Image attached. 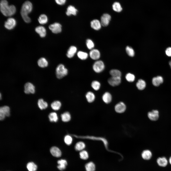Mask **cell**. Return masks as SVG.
<instances>
[{
    "instance_id": "8d00e7d4",
    "label": "cell",
    "mask_w": 171,
    "mask_h": 171,
    "mask_svg": "<svg viewBox=\"0 0 171 171\" xmlns=\"http://www.w3.org/2000/svg\"><path fill=\"white\" fill-rule=\"evenodd\" d=\"M100 82L96 80L93 81L91 83V86L92 88L96 91L100 89Z\"/></svg>"
},
{
    "instance_id": "4dcf8cb0",
    "label": "cell",
    "mask_w": 171,
    "mask_h": 171,
    "mask_svg": "<svg viewBox=\"0 0 171 171\" xmlns=\"http://www.w3.org/2000/svg\"><path fill=\"white\" fill-rule=\"evenodd\" d=\"M85 167L86 171H95V165L92 162L86 163L85 165Z\"/></svg>"
},
{
    "instance_id": "7bdbcfd3",
    "label": "cell",
    "mask_w": 171,
    "mask_h": 171,
    "mask_svg": "<svg viewBox=\"0 0 171 171\" xmlns=\"http://www.w3.org/2000/svg\"><path fill=\"white\" fill-rule=\"evenodd\" d=\"M72 137L69 135L66 136L64 138V141L65 143L67 145H70L72 142Z\"/></svg>"
},
{
    "instance_id": "74e56055",
    "label": "cell",
    "mask_w": 171,
    "mask_h": 171,
    "mask_svg": "<svg viewBox=\"0 0 171 171\" xmlns=\"http://www.w3.org/2000/svg\"><path fill=\"white\" fill-rule=\"evenodd\" d=\"M85 147V144L84 142H80L76 143L75 148L76 150L81 151Z\"/></svg>"
},
{
    "instance_id": "60d3db41",
    "label": "cell",
    "mask_w": 171,
    "mask_h": 171,
    "mask_svg": "<svg viewBox=\"0 0 171 171\" xmlns=\"http://www.w3.org/2000/svg\"><path fill=\"white\" fill-rule=\"evenodd\" d=\"M125 78L128 82H132L134 81L135 77L133 74L130 73H128L126 75Z\"/></svg>"
},
{
    "instance_id": "e0dca14e",
    "label": "cell",
    "mask_w": 171,
    "mask_h": 171,
    "mask_svg": "<svg viewBox=\"0 0 171 171\" xmlns=\"http://www.w3.org/2000/svg\"><path fill=\"white\" fill-rule=\"evenodd\" d=\"M77 10L73 6L70 5L68 6L66 12V15L68 16L71 15H75L76 14Z\"/></svg>"
},
{
    "instance_id": "b9f144b4",
    "label": "cell",
    "mask_w": 171,
    "mask_h": 171,
    "mask_svg": "<svg viewBox=\"0 0 171 171\" xmlns=\"http://www.w3.org/2000/svg\"><path fill=\"white\" fill-rule=\"evenodd\" d=\"M80 158L83 160H86L89 157L88 152L85 150L81 151L80 153Z\"/></svg>"
},
{
    "instance_id": "7402d4cb",
    "label": "cell",
    "mask_w": 171,
    "mask_h": 171,
    "mask_svg": "<svg viewBox=\"0 0 171 171\" xmlns=\"http://www.w3.org/2000/svg\"><path fill=\"white\" fill-rule=\"evenodd\" d=\"M86 98L87 101L89 103L93 102L95 99V96L92 91H89L86 94Z\"/></svg>"
},
{
    "instance_id": "f6af8a7d",
    "label": "cell",
    "mask_w": 171,
    "mask_h": 171,
    "mask_svg": "<svg viewBox=\"0 0 171 171\" xmlns=\"http://www.w3.org/2000/svg\"><path fill=\"white\" fill-rule=\"evenodd\" d=\"M166 55L168 57H171V47L167 48L165 51Z\"/></svg>"
},
{
    "instance_id": "f1b7e54d",
    "label": "cell",
    "mask_w": 171,
    "mask_h": 171,
    "mask_svg": "<svg viewBox=\"0 0 171 171\" xmlns=\"http://www.w3.org/2000/svg\"><path fill=\"white\" fill-rule=\"evenodd\" d=\"M39 23L41 24H44L47 23L48 19L46 15L42 14L41 15L38 19Z\"/></svg>"
},
{
    "instance_id": "5bb4252c",
    "label": "cell",
    "mask_w": 171,
    "mask_h": 171,
    "mask_svg": "<svg viewBox=\"0 0 171 171\" xmlns=\"http://www.w3.org/2000/svg\"><path fill=\"white\" fill-rule=\"evenodd\" d=\"M90 25L92 28L96 30H100L102 26L100 21L97 19L92 20L90 23Z\"/></svg>"
},
{
    "instance_id": "e575fe53",
    "label": "cell",
    "mask_w": 171,
    "mask_h": 171,
    "mask_svg": "<svg viewBox=\"0 0 171 171\" xmlns=\"http://www.w3.org/2000/svg\"><path fill=\"white\" fill-rule=\"evenodd\" d=\"M111 75L112 77H121V73L119 70L116 69L111 70L109 72Z\"/></svg>"
},
{
    "instance_id": "d6a6232c",
    "label": "cell",
    "mask_w": 171,
    "mask_h": 171,
    "mask_svg": "<svg viewBox=\"0 0 171 171\" xmlns=\"http://www.w3.org/2000/svg\"><path fill=\"white\" fill-rule=\"evenodd\" d=\"M112 8L114 11L118 12H121L122 10L120 4L118 2H115L113 4Z\"/></svg>"
},
{
    "instance_id": "8fae6325",
    "label": "cell",
    "mask_w": 171,
    "mask_h": 171,
    "mask_svg": "<svg viewBox=\"0 0 171 171\" xmlns=\"http://www.w3.org/2000/svg\"><path fill=\"white\" fill-rule=\"evenodd\" d=\"M121 81V77H119L111 76L108 80L109 84L113 86H118L120 83Z\"/></svg>"
},
{
    "instance_id": "83f0119b",
    "label": "cell",
    "mask_w": 171,
    "mask_h": 171,
    "mask_svg": "<svg viewBox=\"0 0 171 171\" xmlns=\"http://www.w3.org/2000/svg\"><path fill=\"white\" fill-rule=\"evenodd\" d=\"M38 104L39 108L41 110L46 109L48 105L47 102L44 101L42 99H40L38 100Z\"/></svg>"
},
{
    "instance_id": "ab89813d",
    "label": "cell",
    "mask_w": 171,
    "mask_h": 171,
    "mask_svg": "<svg viewBox=\"0 0 171 171\" xmlns=\"http://www.w3.org/2000/svg\"><path fill=\"white\" fill-rule=\"evenodd\" d=\"M126 51L128 55L130 57H133L135 55V52L133 49L131 47L127 46Z\"/></svg>"
},
{
    "instance_id": "ac0fdd59",
    "label": "cell",
    "mask_w": 171,
    "mask_h": 171,
    "mask_svg": "<svg viewBox=\"0 0 171 171\" xmlns=\"http://www.w3.org/2000/svg\"><path fill=\"white\" fill-rule=\"evenodd\" d=\"M163 82V79L162 77L160 76H158L154 77L152 80V83L154 86H158Z\"/></svg>"
},
{
    "instance_id": "bcb514c9",
    "label": "cell",
    "mask_w": 171,
    "mask_h": 171,
    "mask_svg": "<svg viewBox=\"0 0 171 171\" xmlns=\"http://www.w3.org/2000/svg\"><path fill=\"white\" fill-rule=\"evenodd\" d=\"M169 161L170 164L171 165V156L169 158Z\"/></svg>"
},
{
    "instance_id": "d590c367",
    "label": "cell",
    "mask_w": 171,
    "mask_h": 171,
    "mask_svg": "<svg viewBox=\"0 0 171 171\" xmlns=\"http://www.w3.org/2000/svg\"><path fill=\"white\" fill-rule=\"evenodd\" d=\"M48 118L50 121L56 122L58 120V117L57 113L54 112L50 113L49 115Z\"/></svg>"
},
{
    "instance_id": "7dc6e473",
    "label": "cell",
    "mask_w": 171,
    "mask_h": 171,
    "mask_svg": "<svg viewBox=\"0 0 171 171\" xmlns=\"http://www.w3.org/2000/svg\"><path fill=\"white\" fill-rule=\"evenodd\" d=\"M169 64L171 68V61H170L169 62Z\"/></svg>"
},
{
    "instance_id": "ffe728a7",
    "label": "cell",
    "mask_w": 171,
    "mask_h": 171,
    "mask_svg": "<svg viewBox=\"0 0 171 171\" xmlns=\"http://www.w3.org/2000/svg\"><path fill=\"white\" fill-rule=\"evenodd\" d=\"M152 155L151 151L149 149L143 150L141 154L142 158L145 160H149L151 159Z\"/></svg>"
},
{
    "instance_id": "f35d334b",
    "label": "cell",
    "mask_w": 171,
    "mask_h": 171,
    "mask_svg": "<svg viewBox=\"0 0 171 171\" xmlns=\"http://www.w3.org/2000/svg\"><path fill=\"white\" fill-rule=\"evenodd\" d=\"M86 45L88 49L91 50L94 49L95 44L93 41L91 39H88L86 41Z\"/></svg>"
},
{
    "instance_id": "ba28073f",
    "label": "cell",
    "mask_w": 171,
    "mask_h": 171,
    "mask_svg": "<svg viewBox=\"0 0 171 171\" xmlns=\"http://www.w3.org/2000/svg\"><path fill=\"white\" fill-rule=\"evenodd\" d=\"M16 21L14 19L10 18L5 22L4 26L5 28L8 30L13 29L16 24Z\"/></svg>"
},
{
    "instance_id": "d4e9b609",
    "label": "cell",
    "mask_w": 171,
    "mask_h": 171,
    "mask_svg": "<svg viewBox=\"0 0 171 171\" xmlns=\"http://www.w3.org/2000/svg\"><path fill=\"white\" fill-rule=\"evenodd\" d=\"M146 83L145 81L142 79H139L136 84L138 89L140 90H143L145 88Z\"/></svg>"
},
{
    "instance_id": "603a6c76",
    "label": "cell",
    "mask_w": 171,
    "mask_h": 171,
    "mask_svg": "<svg viewBox=\"0 0 171 171\" xmlns=\"http://www.w3.org/2000/svg\"><path fill=\"white\" fill-rule=\"evenodd\" d=\"M102 99L104 103L106 104H109L110 103L112 100V96L110 93L106 92L102 95Z\"/></svg>"
},
{
    "instance_id": "ee69618b",
    "label": "cell",
    "mask_w": 171,
    "mask_h": 171,
    "mask_svg": "<svg viewBox=\"0 0 171 171\" xmlns=\"http://www.w3.org/2000/svg\"><path fill=\"white\" fill-rule=\"evenodd\" d=\"M55 0L57 4L60 5H64L66 1V0Z\"/></svg>"
},
{
    "instance_id": "9c48e42d",
    "label": "cell",
    "mask_w": 171,
    "mask_h": 171,
    "mask_svg": "<svg viewBox=\"0 0 171 171\" xmlns=\"http://www.w3.org/2000/svg\"><path fill=\"white\" fill-rule=\"evenodd\" d=\"M24 92L26 94H34L35 91V87L31 83L28 82L24 86Z\"/></svg>"
},
{
    "instance_id": "7a4b0ae2",
    "label": "cell",
    "mask_w": 171,
    "mask_h": 171,
    "mask_svg": "<svg viewBox=\"0 0 171 171\" xmlns=\"http://www.w3.org/2000/svg\"><path fill=\"white\" fill-rule=\"evenodd\" d=\"M32 8V3L28 1L24 2L22 6L21 14L23 19L26 23H28L31 22V19L28 16V14L31 12Z\"/></svg>"
},
{
    "instance_id": "484cf974",
    "label": "cell",
    "mask_w": 171,
    "mask_h": 171,
    "mask_svg": "<svg viewBox=\"0 0 171 171\" xmlns=\"http://www.w3.org/2000/svg\"><path fill=\"white\" fill-rule=\"evenodd\" d=\"M38 66L42 68L47 67L48 65V61L44 57L40 58L38 61Z\"/></svg>"
},
{
    "instance_id": "5b68a950",
    "label": "cell",
    "mask_w": 171,
    "mask_h": 171,
    "mask_svg": "<svg viewBox=\"0 0 171 171\" xmlns=\"http://www.w3.org/2000/svg\"><path fill=\"white\" fill-rule=\"evenodd\" d=\"M147 116L150 120L152 121H156L160 117L159 112L157 109L153 110L148 112Z\"/></svg>"
},
{
    "instance_id": "4fadbf2b",
    "label": "cell",
    "mask_w": 171,
    "mask_h": 171,
    "mask_svg": "<svg viewBox=\"0 0 171 171\" xmlns=\"http://www.w3.org/2000/svg\"><path fill=\"white\" fill-rule=\"evenodd\" d=\"M114 109L117 113H121L125 112L126 109V106L124 102H121L115 105Z\"/></svg>"
},
{
    "instance_id": "f546056e",
    "label": "cell",
    "mask_w": 171,
    "mask_h": 171,
    "mask_svg": "<svg viewBox=\"0 0 171 171\" xmlns=\"http://www.w3.org/2000/svg\"><path fill=\"white\" fill-rule=\"evenodd\" d=\"M78 57L82 60H85L88 58V54L87 52L81 51H79L77 53Z\"/></svg>"
},
{
    "instance_id": "3957f363",
    "label": "cell",
    "mask_w": 171,
    "mask_h": 171,
    "mask_svg": "<svg viewBox=\"0 0 171 171\" xmlns=\"http://www.w3.org/2000/svg\"><path fill=\"white\" fill-rule=\"evenodd\" d=\"M56 74L57 77L58 79H61L68 74V71L63 64H59L57 67L56 69Z\"/></svg>"
},
{
    "instance_id": "cb8c5ba5",
    "label": "cell",
    "mask_w": 171,
    "mask_h": 171,
    "mask_svg": "<svg viewBox=\"0 0 171 171\" xmlns=\"http://www.w3.org/2000/svg\"><path fill=\"white\" fill-rule=\"evenodd\" d=\"M157 162L159 166L162 167L166 166L168 163L167 160L164 157L158 158L157 159Z\"/></svg>"
},
{
    "instance_id": "2e32d148",
    "label": "cell",
    "mask_w": 171,
    "mask_h": 171,
    "mask_svg": "<svg viewBox=\"0 0 171 171\" xmlns=\"http://www.w3.org/2000/svg\"><path fill=\"white\" fill-rule=\"evenodd\" d=\"M50 151L52 155L54 157H59L61 156L62 153L61 150L56 147H52L51 148Z\"/></svg>"
},
{
    "instance_id": "277c9868",
    "label": "cell",
    "mask_w": 171,
    "mask_h": 171,
    "mask_svg": "<svg viewBox=\"0 0 171 171\" xmlns=\"http://www.w3.org/2000/svg\"><path fill=\"white\" fill-rule=\"evenodd\" d=\"M105 66L103 62L101 60H97L93 64L92 68L94 71L96 73H100L104 70Z\"/></svg>"
},
{
    "instance_id": "8992f818",
    "label": "cell",
    "mask_w": 171,
    "mask_h": 171,
    "mask_svg": "<svg viewBox=\"0 0 171 171\" xmlns=\"http://www.w3.org/2000/svg\"><path fill=\"white\" fill-rule=\"evenodd\" d=\"M10 110L9 107L4 106L0 108V120H3L5 116H9L10 115Z\"/></svg>"
},
{
    "instance_id": "52a82bcc",
    "label": "cell",
    "mask_w": 171,
    "mask_h": 171,
    "mask_svg": "<svg viewBox=\"0 0 171 171\" xmlns=\"http://www.w3.org/2000/svg\"><path fill=\"white\" fill-rule=\"evenodd\" d=\"M49 29L53 33L57 34L61 32L62 26L59 23L56 22L50 25L49 26Z\"/></svg>"
},
{
    "instance_id": "6da1fadb",
    "label": "cell",
    "mask_w": 171,
    "mask_h": 171,
    "mask_svg": "<svg viewBox=\"0 0 171 171\" xmlns=\"http://www.w3.org/2000/svg\"><path fill=\"white\" fill-rule=\"evenodd\" d=\"M0 9L2 14L6 16H10L13 15L16 11L15 6L13 5H9L6 0H1Z\"/></svg>"
},
{
    "instance_id": "1f68e13d",
    "label": "cell",
    "mask_w": 171,
    "mask_h": 171,
    "mask_svg": "<svg viewBox=\"0 0 171 171\" xmlns=\"http://www.w3.org/2000/svg\"><path fill=\"white\" fill-rule=\"evenodd\" d=\"M27 168L29 171H36L37 169V165L33 162H29L27 165Z\"/></svg>"
},
{
    "instance_id": "9a60e30c",
    "label": "cell",
    "mask_w": 171,
    "mask_h": 171,
    "mask_svg": "<svg viewBox=\"0 0 171 171\" xmlns=\"http://www.w3.org/2000/svg\"><path fill=\"white\" fill-rule=\"evenodd\" d=\"M77 51L76 47L74 46H71L68 49L66 54L67 57L69 58L73 57Z\"/></svg>"
},
{
    "instance_id": "836d02e7",
    "label": "cell",
    "mask_w": 171,
    "mask_h": 171,
    "mask_svg": "<svg viewBox=\"0 0 171 171\" xmlns=\"http://www.w3.org/2000/svg\"><path fill=\"white\" fill-rule=\"evenodd\" d=\"M62 120L64 122H67L70 121L71 117L70 114L68 112H66L64 113L61 115Z\"/></svg>"
},
{
    "instance_id": "7c38bea8",
    "label": "cell",
    "mask_w": 171,
    "mask_h": 171,
    "mask_svg": "<svg viewBox=\"0 0 171 171\" xmlns=\"http://www.w3.org/2000/svg\"><path fill=\"white\" fill-rule=\"evenodd\" d=\"M89 55L90 58L94 60H98L100 56L99 51L97 49L94 48L90 50Z\"/></svg>"
},
{
    "instance_id": "44dd1931",
    "label": "cell",
    "mask_w": 171,
    "mask_h": 171,
    "mask_svg": "<svg viewBox=\"0 0 171 171\" xmlns=\"http://www.w3.org/2000/svg\"><path fill=\"white\" fill-rule=\"evenodd\" d=\"M58 164L57 167L60 171H63L64 170L67 165L66 161L63 159H61L58 160L57 162Z\"/></svg>"
},
{
    "instance_id": "d6986e66",
    "label": "cell",
    "mask_w": 171,
    "mask_h": 171,
    "mask_svg": "<svg viewBox=\"0 0 171 171\" xmlns=\"http://www.w3.org/2000/svg\"><path fill=\"white\" fill-rule=\"evenodd\" d=\"M35 31L41 37H44L46 35V30L45 27L43 26H37L35 28Z\"/></svg>"
},
{
    "instance_id": "30bf717a",
    "label": "cell",
    "mask_w": 171,
    "mask_h": 171,
    "mask_svg": "<svg viewBox=\"0 0 171 171\" xmlns=\"http://www.w3.org/2000/svg\"><path fill=\"white\" fill-rule=\"evenodd\" d=\"M110 15L108 14H104L101 16L100 22L102 25L104 27L107 26L111 19Z\"/></svg>"
},
{
    "instance_id": "4316f807",
    "label": "cell",
    "mask_w": 171,
    "mask_h": 171,
    "mask_svg": "<svg viewBox=\"0 0 171 171\" xmlns=\"http://www.w3.org/2000/svg\"><path fill=\"white\" fill-rule=\"evenodd\" d=\"M61 105V102L59 100H56L53 101L52 103L51 107L53 110H57L60 108Z\"/></svg>"
}]
</instances>
